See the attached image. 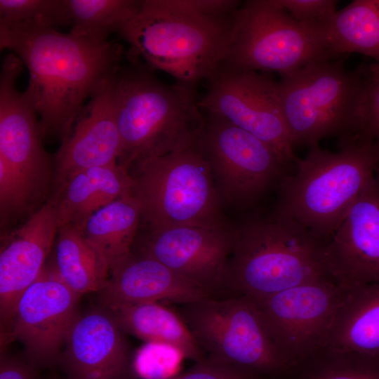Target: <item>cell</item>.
<instances>
[{
    "label": "cell",
    "instance_id": "cell-1",
    "mask_svg": "<svg viewBox=\"0 0 379 379\" xmlns=\"http://www.w3.org/2000/svg\"><path fill=\"white\" fill-rule=\"evenodd\" d=\"M0 48L28 69L23 93L39 117L41 136L62 142L70 135L87 98L101 91L121 65V44L98 41L53 27L0 25Z\"/></svg>",
    "mask_w": 379,
    "mask_h": 379
},
{
    "label": "cell",
    "instance_id": "cell-2",
    "mask_svg": "<svg viewBox=\"0 0 379 379\" xmlns=\"http://www.w3.org/2000/svg\"><path fill=\"white\" fill-rule=\"evenodd\" d=\"M112 79L120 150L117 164L129 172L154 157L198 143L205 116L195 86L166 84L128 55Z\"/></svg>",
    "mask_w": 379,
    "mask_h": 379
},
{
    "label": "cell",
    "instance_id": "cell-3",
    "mask_svg": "<svg viewBox=\"0 0 379 379\" xmlns=\"http://www.w3.org/2000/svg\"><path fill=\"white\" fill-rule=\"evenodd\" d=\"M234 12L206 13L201 0H143L117 34L152 70L197 86L225 62Z\"/></svg>",
    "mask_w": 379,
    "mask_h": 379
},
{
    "label": "cell",
    "instance_id": "cell-4",
    "mask_svg": "<svg viewBox=\"0 0 379 379\" xmlns=\"http://www.w3.org/2000/svg\"><path fill=\"white\" fill-rule=\"evenodd\" d=\"M339 147L332 152L314 145L304 159L297 158L296 173L279 183L274 211L325 243L379 167V142L351 138L339 142Z\"/></svg>",
    "mask_w": 379,
    "mask_h": 379
},
{
    "label": "cell",
    "instance_id": "cell-5",
    "mask_svg": "<svg viewBox=\"0 0 379 379\" xmlns=\"http://www.w3.org/2000/svg\"><path fill=\"white\" fill-rule=\"evenodd\" d=\"M326 243L295 220L274 213L234 229L226 290L231 296L258 298L331 278Z\"/></svg>",
    "mask_w": 379,
    "mask_h": 379
},
{
    "label": "cell",
    "instance_id": "cell-6",
    "mask_svg": "<svg viewBox=\"0 0 379 379\" xmlns=\"http://www.w3.org/2000/svg\"><path fill=\"white\" fill-rule=\"evenodd\" d=\"M131 171L132 194L149 230L229 227L210 164L198 143L149 159Z\"/></svg>",
    "mask_w": 379,
    "mask_h": 379
},
{
    "label": "cell",
    "instance_id": "cell-7",
    "mask_svg": "<svg viewBox=\"0 0 379 379\" xmlns=\"http://www.w3.org/2000/svg\"><path fill=\"white\" fill-rule=\"evenodd\" d=\"M339 58L310 62L277 81L293 148L354 137L365 66L348 70Z\"/></svg>",
    "mask_w": 379,
    "mask_h": 379
},
{
    "label": "cell",
    "instance_id": "cell-8",
    "mask_svg": "<svg viewBox=\"0 0 379 379\" xmlns=\"http://www.w3.org/2000/svg\"><path fill=\"white\" fill-rule=\"evenodd\" d=\"M329 60L323 24L298 22L274 0L246 1L233 15L225 62L230 67L283 77Z\"/></svg>",
    "mask_w": 379,
    "mask_h": 379
},
{
    "label": "cell",
    "instance_id": "cell-9",
    "mask_svg": "<svg viewBox=\"0 0 379 379\" xmlns=\"http://www.w3.org/2000/svg\"><path fill=\"white\" fill-rule=\"evenodd\" d=\"M208 357L262 379H288L295 368L272 340L252 298H208L179 314Z\"/></svg>",
    "mask_w": 379,
    "mask_h": 379
},
{
    "label": "cell",
    "instance_id": "cell-10",
    "mask_svg": "<svg viewBox=\"0 0 379 379\" xmlns=\"http://www.w3.org/2000/svg\"><path fill=\"white\" fill-rule=\"evenodd\" d=\"M206 81V92L198 104L203 112L222 117L253 135L286 166L295 164L277 81L265 73L240 70L225 63Z\"/></svg>",
    "mask_w": 379,
    "mask_h": 379
},
{
    "label": "cell",
    "instance_id": "cell-11",
    "mask_svg": "<svg viewBox=\"0 0 379 379\" xmlns=\"http://www.w3.org/2000/svg\"><path fill=\"white\" fill-rule=\"evenodd\" d=\"M204 114L198 145L210 164L221 201L249 204L280 182L286 166L267 144L222 117Z\"/></svg>",
    "mask_w": 379,
    "mask_h": 379
},
{
    "label": "cell",
    "instance_id": "cell-12",
    "mask_svg": "<svg viewBox=\"0 0 379 379\" xmlns=\"http://www.w3.org/2000/svg\"><path fill=\"white\" fill-rule=\"evenodd\" d=\"M345 292L326 278L251 298L277 347L295 366L324 347Z\"/></svg>",
    "mask_w": 379,
    "mask_h": 379
},
{
    "label": "cell",
    "instance_id": "cell-13",
    "mask_svg": "<svg viewBox=\"0 0 379 379\" xmlns=\"http://www.w3.org/2000/svg\"><path fill=\"white\" fill-rule=\"evenodd\" d=\"M24 63L15 53L4 58L0 74V159L25 189L32 202L46 191L51 159L41 143L36 113L15 81Z\"/></svg>",
    "mask_w": 379,
    "mask_h": 379
},
{
    "label": "cell",
    "instance_id": "cell-14",
    "mask_svg": "<svg viewBox=\"0 0 379 379\" xmlns=\"http://www.w3.org/2000/svg\"><path fill=\"white\" fill-rule=\"evenodd\" d=\"M80 297L51 265H45L21 295L4 337L20 341L33 366L51 364L79 314Z\"/></svg>",
    "mask_w": 379,
    "mask_h": 379
},
{
    "label": "cell",
    "instance_id": "cell-15",
    "mask_svg": "<svg viewBox=\"0 0 379 379\" xmlns=\"http://www.w3.org/2000/svg\"><path fill=\"white\" fill-rule=\"evenodd\" d=\"M234 229L177 226L149 230L138 252L161 262L213 298L226 290Z\"/></svg>",
    "mask_w": 379,
    "mask_h": 379
},
{
    "label": "cell",
    "instance_id": "cell-16",
    "mask_svg": "<svg viewBox=\"0 0 379 379\" xmlns=\"http://www.w3.org/2000/svg\"><path fill=\"white\" fill-rule=\"evenodd\" d=\"M331 279L340 286L379 283V176L356 199L324 248Z\"/></svg>",
    "mask_w": 379,
    "mask_h": 379
},
{
    "label": "cell",
    "instance_id": "cell-17",
    "mask_svg": "<svg viewBox=\"0 0 379 379\" xmlns=\"http://www.w3.org/2000/svg\"><path fill=\"white\" fill-rule=\"evenodd\" d=\"M62 225L52 196L19 229L8 237L0 253V319L8 331L18 301L42 272Z\"/></svg>",
    "mask_w": 379,
    "mask_h": 379
},
{
    "label": "cell",
    "instance_id": "cell-18",
    "mask_svg": "<svg viewBox=\"0 0 379 379\" xmlns=\"http://www.w3.org/2000/svg\"><path fill=\"white\" fill-rule=\"evenodd\" d=\"M124 333L102 306L79 313L60 359L68 378L126 379L130 351Z\"/></svg>",
    "mask_w": 379,
    "mask_h": 379
},
{
    "label": "cell",
    "instance_id": "cell-19",
    "mask_svg": "<svg viewBox=\"0 0 379 379\" xmlns=\"http://www.w3.org/2000/svg\"><path fill=\"white\" fill-rule=\"evenodd\" d=\"M112 79L85 105L55 154V190L80 171L117 162L120 137Z\"/></svg>",
    "mask_w": 379,
    "mask_h": 379
},
{
    "label": "cell",
    "instance_id": "cell-20",
    "mask_svg": "<svg viewBox=\"0 0 379 379\" xmlns=\"http://www.w3.org/2000/svg\"><path fill=\"white\" fill-rule=\"evenodd\" d=\"M98 293L101 306L107 309L160 301L182 305L213 298L158 260L133 251L109 268Z\"/></svg>",
    "mask_w": 379,
    "mask_h": 379
},
{
    "label": "cell",
    "instance_id": "cell-21",
    "mask_svg": "<svg viewBox=\"0 0 379 379\" xmlns=\"http://www.w3.org/2000/svg\"><path fill=\"white\" fill-rule=\"evenodd\" d=\"M324 347L379 361V283L346 289Z\"/></svg>",
    "mask_w": 379,
    "mask_h": 379
},
{
    "label": "cell",
    "instance_id": "cell-22",
    "mask_svg": "<svg viewBox=\"0 0 379 379\" xmlns=\"http://www.w3.org/2000/svg\"><path fill=\"white\" fill-rule=\"evenodd\" d=\"M107 310L124 333L147 343L170 346L182 357L195 361L204 357V352L180 315L157 302L128 304Z\"/></svg>",
    "mask_w": 379,
    "mask_h": 379
},
{
    "label": "cell",
    "instance_id": "cell-23",
    "mask_svg": "<svg viewBox=\"0 0 379 379\" xmlns=\"http://www.w3.org/2000/svg\"><path fill=\"white\" fill-rule=\"evenodd\" d=\"M55 245V259L51 265L73 291L81 296L103 288L109 268L81 228L62 224Z\"/></svg>",
    "mask_w": 379,
    "mask_h": 379
},
{
    "label": "cell",
    "instance_id": "cell-24",
    "mask_svg": "<svg viewBox=\"0 0 379 379\" xmlns=\"http://www.w3.org/2000/svg\"><path fill=\"white\" fill-rule=\"evenodd\" d=\"M140 219L139 203L131 194L95 211L86 221L83 232L110 268L131 253Z\"/></svg>",
    "mask_w": 379,
    "mask_h": 379
},
{
    "label": "cell",
    "instance_id": "cell-25",
    "mask_svg": "<svg viewBox=\"0 0 379 379\" xmlns=\"http://www.w3.org/2000/svg\"><path fill=\"white\" fill-rule=\"evenodd\" d=\"M323 26L333 59L358 53L379 63V0H354Z\"/></svg>",
    "mask_w": 379,
    "mask_h": 379
},
{
    "label": "cell",
    "instance_id": "cell-26",
    "mask_svg": "<svg viewBox=\"0 0 379 379\" xmlns=\"http://www.w3.org/2000/svg\"><path fill=\"white\" fill-rule=\"evenodd\" d=\"M72 27L70 33L98 41L120 29L139 11L137 0H67Z\"/></svg>",
    "mask_w": 379,
    "mask_h": 379
},
{
    "label": "cell",
    "instance_id": "cell-27",
    "mask_svg": "<svg viewBox=\"0 0 379 379\" xmlns=\"http://www.w3.org/2000/svg\"><path fill=\"white\" fill-rule=\"evenodd\" d=\"M289 379H379V361L323 347L298 363Z\"/></svg>",
    "mask_w": 379,
    "mask_h": 379
},
{
    "label": "cell",
    "instance_id": "cell-28",
    "mask_svg": "<svg viewBox=\"0 0 379 379\" xmlns=\"http://www.w3.org/2000/svg\"><path fill=\"white\" fill-rule=\"evenodd\" d=\"M56 201L62 224L69 223L83 230L87 219L107 205L99 187L80 171L72 175L53 195Z\"/></svg>",
    "mask_w": 379,
    "mask_h": 379
},
{
    "label": "cell",
    "instance_id": "cell-29",
    "mask_svg": "<svg viewBox=\"0 0 379 379\" xmlns=\"http://www.w3.org/2000/svg\"><path fill=\"white\" fill-rule=\"evenodd\" d=\"M0 25L56 29L72 21L67 0H0Z\"/></svg>",
    "mask_w": 379,
    "mask_h": 379
},
{
    "label": "cell",
    "instance_id": "cell-30",
    "mask_svg": "<svg viewBox=\"0 0 379 379\" xmlns=\"http://www.w3.org/2000/svg\"><path fill=\"white\" fill-rule=\"evenodd\" d=\"M354 138L379 142V63L365 66L362 98Z\"/></svg>",
    "mask_w": 379,
    "mask_h": 379
},
{
    "label": "cell",
    "instance_id": "cell-31",
    "mask_svg": "<svg viewBox=\"0 0 379 379\" xmlns=\"http://www.w3.org/2000/svg\"><path fill=\"white\" fill-rule=\"evenodd\" d=\"M162 379H262L244 369L215 360L208 356L196 361L184 373Z\"/></svg>",
    "mask_w": 379,
    "mask_h": 379
},
{
    "label": "cell",
    "instance_id": "cell-32",
    "mask_svg": "<svg viewBox=\"0 0 379 379\" xmlns=\"http://www.w3.org/2000/svg\"><path fill=\"white\" fill-rule=\"evenodd\" d=\"M275 4L301 22L326 23L337 11L335 0H274Z\"/></svg>",
    "mask_w": 379,
    "mask_h": 379
},
{
    "label": "cell",
    "instance_id": "cell-33",
    "mask_svg": "<svg viewBox=\"0 0 379 379\" xmlns=\"http://www.w3.org/2000/svg\"><path fill=\"white\" fill-rule=\"evenodd\" d=\"M0 379H36L34 366L1 353Z\"/></svg>",
    "mask_w": 379,
    "mask_h": 379
},
{
    "label": "cell",
    "instance_id": "cell-34",
    "mask_svg": "<svg viewBox=\"0 0 379 379\" xmlns=\"http://www.w3.org/2000/svg\"><path fill=\"white\" fill-rule=\"evenodd\" d=\"M377 173L379 174V167H378V169L377 171Z\"/></svg>",
    "mask_w": 379,
    "mask_h": 379
},
{
    "label": "cell",
    "instance_id": "cell-35",
    "mask_svg": "<svg viewBox=\"0 0 379 379\" xmlns=\"http://www.w3.org/2000/svg\"><path fill=\"white\" fill-rule=\"evenodd\" d=\"M379 176V174H377Z\"/></svg>",
    "mask_w": 379,
    "mask_h": 379
}]
</instances>
